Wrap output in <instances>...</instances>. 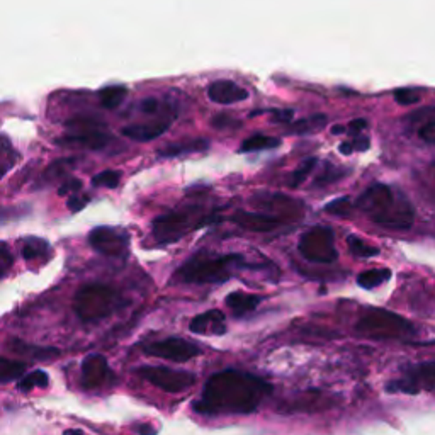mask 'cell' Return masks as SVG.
<instances>
[{"instance_id":"obj_1","label":"cell","mask_w":435,"mask_h":435,"mask_svg":"<svg viewBox=\"0 0 435 435\" xmlns=\"http://www.w3.org/2000/svg\"><path fill=\"white\" fill-rule=\"evenodd\" d=\"M271 391L272 386L262 377L225 369L208 380L193 408L203 415H247L255 412Z\"/></svg>"},{"instance_id":"obj_2","label":"cell","mask_w":435,"mask_h":435,"mask_svg":"<svg viewBox=\"0 0 435 435\" xmlns=\"http://www.w3.org/2000/svg\"><path fill=\"white\" fill-rule=\"evenodd\" d=\"M358 206L374 225L391 230H408L415 220L412 204L386 184H372L359 195Z\"/></svg>"},{"instance_id":"obj_3","label":"cell","mask_w":435,"mask_h":435,"mask_svg":"<svg viewBox=\"0 0 435 435\" xmlns=\"http://www.w3.org/2000/svg\"><path fill=\"white\" fill-rule=\"evenodd\" d=\"M242 255H195L177 271V279L187 284H220L242 267Z\"/></svg>"},{"instance_id":"obj_4","label":"cell","mask_w":435,"mask_h":435,"mask_svg":"<svg viewBox=\"0 0 435 435\" xmlns=\"http://www.w3.org/2000/svg\"><path fill=\"white\" fill-rule=\"evenodd\" d=\"M355 330L362 337L372 340H408L417 335L412 321L382 308H372L360 316Z\"/></svg>"},{"instance_id":"obj_5","label":"cell","mask_w":435,"mask_h":435,"mask_svg":"<svg viewBox=\"0 0 435 435\" xmlns=\"http://www.w3.org/2000/svg\"><path fill=\"white\" fill-rule=\"evenodd\" d=\"M117 303H119V298L112 288L104 284H89L77 293L73 310L82 321L92 323V321L102 320L111 315Z\"/></svg>"},{"instance_id":"obj_6","label":"cell","mask_w":435,"mask_h":435,"mask_svg":"<svg viewBox=\"0 0 435 435\" xmlns=\"http://www.w3.org/2000/svg\"><path fill=\"white\" fill-rule=\"evenodd\" d=\"M298 250L308 262L332 264L337 260L338 252L335 249V235L328 226H313L301 235Z\"/></svg>"},{"instance_id":"obj_7","label":"cell","mask_w":435,"mask_h":435,"mask_svg":"<svg viewBox=\"0 0 435 435\" xmlns=\"http://www.w3.org/2000/svg\"><path fill=\"white\" fill-rule=\"evenodd\" d=\"M390 393H403V394H420L421 391L435 393V362H420L407 367L402 377L390 381L386 385Z\"/></svg>"},{"instance_id":"obj_8","label":"cell","mask_w":435,"mask_h":435,"mask_svg":"<svg viewBox=\"0 0 435 435\" xmlns=\"http://www.w3.org/2000/svg\"><path fill=\"white\" fill-rule=\"evenodd\" d=\"M138 376L165 393H182L195 382L193 372L163 367V365H143L138 369Z\"/></svg>"},{"instance_id":"obj_9","label":"cell","mask_w":435,"mask_h":435,"mask_svg":"<svg viewBox=\"0 0 435 435\" xmlns=\"http://www.w3.org/2000/svg\"><path fill=\"white\" fill-rule=\"evenodd\" d=\"M190 211H171L154 221V237L160 243H173L181 240L190 230L199 228L201 223L194 221Z\"/></svg>"},{"instance_id":"obj_10","label":"cell","mask_w":435,"mask_h":435,"mask_svg":"<svg viewBox=\"0 0 435 435\" xmlns=\"http://www.w3.org/2000/svg\"><path fill=\"white\" fill-rule=\"evenodd\" d=\"M145 354L154 355V358L167 359L172 362H187V360L198 358L201 355L203 349L198 343L186 340V338L179 337H171L163 338V340H156L151 343H146L143 347Z\"/></svg>"},{"instance_id":"obj_11","label":"cell","mask_w":435,"mask_h":435,"mask_svg":"<svg viewBox=\"0 0 435 435\" xmlns=\"http://www.w3.org/2000/svg\"><path fill=\"white\" fill-rule=\"evenodd\" d=\"M89 242L95 250L109 257L123 255L128 249V235L109 226H97L89 233Z\"/></svg>"},{"instance_id":"obj_12","label":"cell","mask_w":435,"mask_h":435,"mask_svg":"<svg viewBox=\"0 0 435 435\" xmlns=\"http://www.w3.org/2000/svg\"><path fill=\"white\" fill-rule=\"evenodd\" d=\"M112 376L111 369L104 355L101 354H90L87 355L82 362V385L87 390L101 388L106 385L109 377Z\"/></svg>"},{"instance_id":"obj_13","label":"cell","mask_w":435,"mask_h":435,"mask_svg":"<svg viewBox=\"0 0 435 435\" xmlns=\"http://www.w3.org/2000/svg\"><path fill=\"white\" fill-rule=\"evenodd\" d=\"M232 220L240 228L249 230L254 233H267L272 230H277L282 223L281 218L265 215V213H254V211H238L235 213Z\"/></svg>"},{"instance_id":"obj_14","label":"cell","mask_w":435,"mask_h":435,"mask_svg":"<svg viewBox=\"0 0 435 435\" xmlns=\"http://www.w3.org/2000/svg\"><path fill=\"white\" fill-rule=\"evenodd\" d=\"M189 328L190 332L198 335H215V337L225 335L226 333L225 313H221L220 310L204 311L201 315L194 316L193 321H190Z\"/></svg>"},{"instance_id":"obj_15","label":"cell","mask_w":435,"mask_h":435,"mask_svg":"<svg viewBox=\"0 0 435 435\" xmlns=\"http://www.w3.org/2000/svg\"><path fill=\"white\" fill-rule=\"evenodd\" d=\"M208 97L216 104H235L245 101L249 92L232 80H216L208 87Z\"/></svg>"},{"instance_id":"obj_16","label":"cell","mask_w":435,"mask_h":435,"mask_svg":"<svg viewBox=\"0 0 435 435\" xmlns=\"http://www.w3.org/2000/svg\"><path fill=\"white\" fill-rule=\"evenodd\" d=\"M172 119H159V121H150V123H140V124H129L124 126L121 129V133L126 138L134 141H151L156 140L159 136L167 131L168 126H171Z\"/></svg>"},{"instance_id":"obj_17","label":"cell","mask_w":435,"mask_h":435,"mask_svg":"<svg viewBox=\"0 0 435 435\" xmlns=\"http://www.w3.org/2000/svg\"><path fill=\"white\" fill-rule=\"evenodd\" d=\"M56 143L65 146H80L89 148V150H99V148H104L109 143V134L104 133L102 128L89 129V131H73L72 134L58 138Z\"/></svg>"},{"instance_id":"obj_18","label":"cell","mask_w":435,"mask_h":435,"mask_svg":"<svg viewBox=\"0 0 435 435\" xmlns=\"http://www.w3.org/2000/svg\"><path fill=\"white\" fill-rule=\"evenodd\" d=\"M260 301H262L260 296L242 293V291H235V293L226 296V306H228L237 316H243L247 315V313L257 310Z\"/></svg>"},{"instance_id":"obj_19","label":"cell","mask_w":435,"mask_h":435,"mask_svg":"<svg viewBox=\"0 0 435 435\" xmlns=\"http://www.w3.org/2000/svg\"><path fill=\"white\" fill-rule=\"evenodd\" d=\"M208 148H210V143H208V140L179 141V143H172V145L159 150V156H162V159H176V156H181V155L206 151Z\"/></svg>"},{"instance_id":"obj_20","label":"cell","mask_w":435,"mask_h":435,"mask_svg":"<svg viewBox=\"0 0 435 435\" xmlns=\"http://www.w3.org/2000/svg\"><path fill=\"white\" fill-rule=\"evenodd\" d=\"M126 94H128V89L124 85H109L104 87L101 92H99V101H101L104 107L114 109L124 101Z\"/></svg>"},{"instance_id":"obj_21","label":"cell","mask_w":435,"mask_h":435,"mask_svg":"<svg viewBox=\"0 0 435 435\" xmlns=\"http://www.w3.org/2000/svg\"><path fill=\"white\" fill-rule=\"evenodd\" d=\"M391 277L390 269H371V271H365L358 276V284L364 289H372L381 286L382 282H386Z\"/></svg>"},{"instance_id":"obj_22","label":"cell","mask_w":435,"mask_h":435,"mask_svg":"<svg viewBox=\"0 0 435 435\" xmlns=\"http://www.w3.org/2000/svg\"><path fill=\"white\" fill-rule=\"evenodd\" d=\"M26 364L19 360L0 358V382H11L24 376Z\"/></svg>"},{"instance_id":"obj_23","label":"cell","mask_w":435,"mask_h":435,"mask_svg":"<svg viewBox=\"0 0 435 435\" xmlns=\"http://www.w3.org/2000/svg\"><path fill=\"white\" fill-rule=\"evenodd\" d=\"M281 145L279 138L274 136H265V134H254V136L247 138L242 143V151H260V150H271Z\"/></svg>"},{"instance_id":"obj_24","label":"cell","mask_w":435,"mask_h":435,"mask_svg":"<svg viewBox=\"0 0 435 435\" xmlns=\"http://www.w3.org/2000/svg\"><path fill=\"white\" fill-rule=\"evenodd\" d=\"M48 385H50V376H48L45 371H41V369H38V371H33L23 376V380L17 382V390L23 391V393H28V391L34 388H46Z\"/></svg>"},{"instance_id":"obj_25","label":"cell","mask_w":435,"mask_h":435,"mask_svg":"<svg viewBox=\"0 0 435 435\" xmlns=\"http://www.w3.org/2000/svg\"><path fill=\"white\" fill-rule=\"evenodd\" d=\"M316 163H318V160L315 159V156H311V159H306L303 160L301 163L296 167V171L293 172V176H291L289 179V186L291 187H299L303 184L304 181H306V177L310 176V173L315 171Z\"/></svg>"},{"instance_id":"obj_26","label":"cell","mask_w":435,"mask_h":435,"mask_svg":"<svg viewBox=\"0 0 435 435\" xmlns=\"http://www.w3.org/2000/svg\"><path fill=\"white\" fill-rule=\"evenodd\" d=\"M347 243H349V249L354 255L362 257V259H367V257H374L380 254V249L377 247L369 245V243H365L362 238L355 237V235H350L349 238H347Z\"/></svg>"},{"instance_id":"obj_27","label":"cell","mask_w":435,"mask_h":435,"mask_svg":"<svg viewBox=\"0 0 435 435\" xmlns=\"http://www.w3.org/2000/svg\"><path fill=\"white\" fill-rule=\"evenodd\" d=\"M326 123V116L325 114H313L308 117V119L299 121V123H296L294 133H308V131H315V129H320L321 126Z\"/></svg>"},{"instance_id":"obj_28","label":"cell","mask_w":435,"mask_h":435,"mask_svg":"<svg viewBox=\"0 0 435 435\" xmlns=\"http://www.w3.org/2000/svg\"><path fill=\"white\" fill-rule=\"evenodd\" d=\"M119 181L121 176L114 171H102L92 177V184L95 187H107V189H116Z\"/></svg>"},{"instance_id":"obj_29","label":"cell","mask_w":435,"mask_h":435,"mask_svg":"<svg viewBox=\"0 0 435 435\" xmlns=\"http://www.w3.org/2000/svg\"><path fill=\"white\" fill-rule=\"evenodd\" d=\"M48 252V243L39 240V238H31V240H28V243L24 245L23 255L26 260H34L38 259V257H41L43 254H46Z\"/></svg>"},{"instance_id":"obj_30","label":"cell","mask_w":435,"mask_h":435,"mask_svg":"<svg viewBox=\"0 0 435 435\" xmlns=\"http://www.w3.org/2000/svg\"><path fill=\"white\" fill-rule=\"evenodd\" d=\"M325 211L335 216H347V215H350V211H352V203L347 195H343V198H338V199H335V201L326 204Z\"/></svg>"},{"instance_id":"obj_31","label":"cell","mask_w":435,"mask_h":435,"mask_svg":"<svg viewBox=\"0 0 435 435\" xmlns=\"http://www.w3.org/2000/svg\"><path fill=\"white\" fill-rule=\"evenodd\" d=\"M68 128L73 129V131H89V129H101L104 128L102 123H99L97 119H92V117H75L68 123Z\"/></svg>"},{"instance_id":"obj_32","label":"cell","mask_w":435,"mask_h":435,"mask_svg":"<svg viewBox=\"0 0 435 435\" xmlns=\"http://www.w3.org/2000/svg\"><path fill=\"white\" fill-rule=\"evenodd\" d=\"M394 101L398 104H404V106H410V104H417L420 101V95L412 89H399L394 92Z\"/></svg>"},{"instance_id":"obj_33","label":"cell","mask_w":435,"mask_h":435,"mask_svg":"<svg viewBox=\"0 0 435 435\" xmlns=\"http://www.w3.org/2000/svg\"><path fill=\"white\" fill-rule=\"evenodd\" d=\"M12 264V255L6 243H0V277L6 274V269Z\"/></svg>"},{"instance_id":"obj_34","label":"cell","mask_w":435,"mask_h":435,"mask_svg":"<svg viewBox=\"0 0 435 435\" xmlns=\"http://www.w3.org/2000/svg\"><path fill=\"white\" fill-rule=\"evenodd\" d=\"M87 204H89V195H73V198L68 199V208L73 213L82 211Z\"/></svg>"},{"instance_id":"obj_35","label":"cell","mask_w":435,"mask_h":435,"mask_svg":"<svg viewBox=\"0 0 435 435\" xmlns=\"http://www.w3.org/2000/svg\"><path fill=\"white\" fill-rule=\"evenodd\" d=\"M160 102L156 101V99H145V101L141 102V111L146 112V114H155L156 111H159Z\"/></svg>"},{"instance_id":"obj_36","label":"cell","mask_w":435,"mask_h":435,"mask_svg":"<svg viewBox=\"0 0 435 435\" xmlns=\"http://www.w3.org/2000/svg\"><path fill=\"white\" fill-rule=\"evenodd\" d=\"M82 187V182L78 179H72L70 182H67L63 187H60L58 194L60 195H65V194H70V193H75V190H78Z\"/></svg>"},{"instance_id":"obj_37","label":"cell","mask_w":435,"mask_h":435,"mask_svg":"<svg viewBox=\"0 0 435 435\" xmlns=\"http://www.w3.org/2000/svg\"><path fill=\"white\" fill-rule=\"evenodd\" d=\"M350 143H352V148H354V151L355 150L364 151V150H367V148H369V140H367V138L358 136V138H354V140H350Z\"/></svg>"},{"instance_id":"obj_38","label":"cell","mask_w":435,"mask_h":435,"mask_svg":"<svg viewBox=\"0 0 435 435\" xmlns=\"http://www.w3.org/2000/svg\"><path fill=\"white\" fill-rule=\"evenodd\" d=\"M136 432L140 435H156V429L150 424H140L136 425Z\"/></svg>"},{"instance_id":"obj_39","label":"cell","mask_w":435,"mask_h":435,"mask_svg":"<svg viewBox=\"0 0 435 435\" xmlns=\"http://www.w3.org/2000/svg\"><path fill=\"white\" fill-rule=\"evenodd\" d=\"M364 128H365L364 119H354V121H350V124H349V131L352 133H360Z\"/></svg>"},{"instance_id":"obj_40","label":"cell","mask_w":435,"mask_h":435,"mask_svg":"<svg viewBox=\"0 0 435 435\" xmlns=\"http://www.w3.org/2000/svg\"><path fill=\"white\" fill-rule=\"evenodd\" d=\"M293 116H294L293 111H276V119L282 121V123H284V121H291L293 119Z\"/></svg>"},{"instance_id":"obj_41","label":"cell","mask_w":435,"mask_h":435,"mask_svg":"<svg viewBox=\"0 0 435 435\" xmlns=\"http://www.w3.org/2000/svg\"><path fill=\"white\" fill-rule=\"evenodd\" d=\"M338 150H340V154H343V155H350L352 151H354V148H352L350 141H343Z\"/></svg>"},{"instance_id":"obj_42","label":"cell","mask_w":435,"mask_h":435,"mask_svg":"<svg viewBox=\"0 0 435 435\" xmlns=\"http://www.w3.org/2000/svg\"><path fill=\"white\" fill-rule=\"evenodd\" d=\"M345 129H347V128H343V126H333V128H332V133H333V134H340V133L345 131Z\"/></svg>"},{"instance_id":"obj_43","label":"cell","mask_w":435,"mask_h":435,"mask_svg":"<svg viewBox=\"0 0 435 435\" xmlns=\"http://www.w3.org/2000/svg\"><path fill=\"white\" fill-rule=\"evenodd\" d=\"M63 435H85V434L82 432V430H75V429H72V430H67V432H65Z\"/></svg>"},{"instance_id":"obj_44","label":"cell","mask_w":435,"mask_h":435,"mask_svg":"<svg viewBox=\"0 0 435 435\" xmlns=\"http://www.w3.org/2000/svg\"><path fill=\"white\" fill-rule=\"evenodd\" d=\"M4 173H6V168L0 167V179H2V177H4Z\"/></svg>"}]
</instances>
